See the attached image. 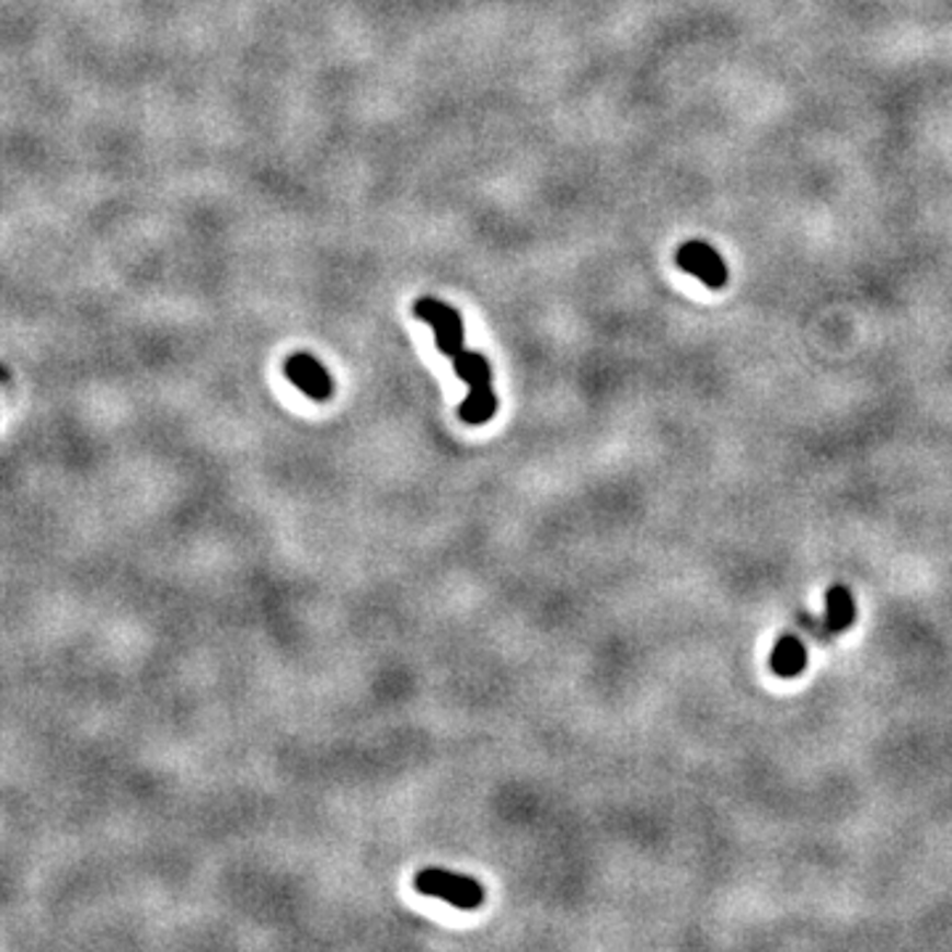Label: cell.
Wrapping results in <instances>:
<instances>
[{"label":"cell","mask_w":952,"mask_h":952,"mask_svg":"<svg viewBox=\"0 0 952 952\" xmlns=\"http://www.w3.org/2000/svg\"><path fill=\"white\" fill-rule=\"evenodd\" d=\"M413 886L424 897L445 899L461 910H477L484 903V886L477 879L443 871V868H424L421 873H415Z\"/></svg>","instance_id":"1"},{"label":"cell","mask_w":952,"mask_h":952,"mask_svg":"<svg viewBox=\"0 0 952 952\" xmlns=\"http://www.w3.org/2000/svg\"><path fill=\"white\" fill-rule=\"evenodd\" d=\"M413 312L418 321L429 323L434 329V342H437V349L447 357L458 355L463 349V318L461 312L456 308H450V305L439 302V299L434 297H421L418 302L413 305Z\"/></svg>","instance_id":"2"},{"label":"cell","mask_w":952,"mask_h":952,"mask_svg":"<svg viewBox=\"0 0 952 952\" xmlns=\"http://www.w3.org/2000/svg\"><path fill=\"white\" fill-rule=\"evenodd\" d=\"M675 260L683 271L691 273V276L701 280V284L709 286V289H722V286L727 284L725 260H722L718 249L707 244V241H686V244L675 252Z\"/></svg>","instance_id":"3"},{"label":"cell","mask_w":952,"mask_h":952,"mask_svg":"<svg viewBox=\"0 0 952 952\" xmlns=\"http://www.w3.org/2000/svg\"><path fill=\"white\" fill-rule=\"evenodd\" d=\"M284 374L286 379H289L299 392L308 394L310 400L325 402L331 394H334V379H331V374L325 370L321 360H316V357L308 353L291 355L289 360H286Z\"/></svg>","instance_id":"4"},{"label":"cell","mask_w":952,"mask_h":952,"mask_svg":"<svg viewBox=\"0 0 952 952\" xmlns=\"http://www.w3.org/2000/svg\"><path fill=\"white\" fill-rule=\"evenodd\" d=\"M770 667L778 677H796L807 667V649L794 635H783L770 656Z\"/></svg>","instance_id":"5"},{"label":"cell","mask_w":952,"mask_h":952,"mask_svg":"<svg viewBox=\"0 0 952 952\" xmlns=\"http://www.w3.org/2000/svg\"><path fill=\"white\" fill-rule=\"evenodd\" d=\"M858 617V606H854L852 593L845 585H834L826 593V624L834 632H845L854 624Z\"/></svg>","instance_id":"6"}]
</instances>
